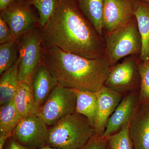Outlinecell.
Returning a JSON list of instances; mask_svg holds the SVG:
<instances>
[{
  "label": "cell",
  "mask_w": 149,
  "mask_h": 149,
  "mask_svg": "<svg viewBox=\"0 0 149 149\" xmlns=\"http://www.w3.org/2000/svg\"><path fill=\"white\" fill-rule=\"evenodd\" d=\"M135 16L142 42L139 58L141 61H147L149 60V3L137 0Z\"/></svg>",
  "instance_id": "15"
},
{
  "label": "cell",
  "mask_w": 149,
  "mask_h": 149,
  "mask_svg": "<svg viewBox=\"0 0 149 149\" xmlns=\"http://www.w3.org/2000/svg\"><path fill=\"white\" fill-rule=\"evenodd\" d=\"M15 41L8 24L0 15V44Z\"/></svg>",
  "instance_id": "26"
},
{
  "label": "cell",
  "mask_w": 149,
  "mask_h": 149,
  "mask_svg": "<svg viewBox=\"0 0 149 149\" xmlns=\"http://www.w3.org/2000/svg\"><path fill=\"white\" fill-rule=\"evenodd\" d=\"M140 59L130 56L121 63L111 67L104 86L125 95L139 92L141 77L139 63Z\"/></svg>",
  "instance_id": "7"
},
{
  "label": "cell",
  "mask_w": 149,
  "mask_h": 149,
  "mask_svg": "<svg viewBox=\"0 0 149 149\" xmlns=\"http://www.w3.org/2000/svg\"><path fill=\"white\" fill-rule=\"evenodd\" d=\"M48 125L38 113L22 117L12 135V138L29 149H40L47 145Z\"/></svg>",
  "instance_id": "9"
},
{
  "label": "cell",
  "mask_w": 149,
  "mask_h": 149,
  "mask_svg": "<svg viewBox=\"0 0 149 149\" xmlns=\"http://www.w3.org/2000/svg\"><path fill=\"white\" fill-rule=\"evenodd\" d=\"M7 149H29L22 146L12 138L10 141Z\"/></svg>",
  "instance_id": "27"
},
{
  "label": "cell",
  "mask_w": 149,
  "mask_h": 149,
  "mask_svg": "<svg viewBox=\"0 0 149 149\" xmlns=\"http://www.w3.org/2000/svg\"><path fill=\"white\" fill-rule=\"evenodd\" d=\"M76 102L73 89L58 84L39 108L38 113L48 126H51L65 116L75 112Z\"/></svg>",
  "instance_id": "6"
},
{
  "label": "cell",
  "mask_w": 149,
  "mask_h": 149,
  "mask_svg": "<svg viewBox=\"0 0 149 149\" xmlns=\"http://www.w3.org/2000/svg\"><path fill=\"white\" fill-rule=\"evenodd\" d=\"M94 135V127L87 118L75 112L51 126L46 145L58 149H80Z\"/></svg>",
  "instance_id": "3"
},
{
  "label": "cell",
  "mask_w": 149,
  "mask_h": 149,
  "mask_svg": "<svg viewBox=\"0 0 149 149\" xmlns=\"http://www.w3.org/2000/svg\"><path fill=\"white\" fill-rule=\"evenodd\" d=\"M19 60L10 68L1 75L0 106L7 104L13 100L18 88Z\"/></svg>",
  "instance_id": "17"
},
{
  "label": "cell",
  "mask_w": 149,
  "mask_h": 149,
  "mask_svg": "<svg viewBox=\"0 0 149 149\" xmlns=\"http://www.w3.org/2000/svg\"><path fill=\"white\" fill-rule=\"evenodd\" d=\"M22 118L13 100L0 107V136L12 137L15 128Z\"/></svg>",
  "instance_id": "20"
},
{
  "label": "cell",
  "mask_w": 149,
  "mask_h": 149,
  "mask_svg": "<svg viewBox=\"0 0 149 149\" xmlns=\"http://www.w3.org/2000/svg\"><path fill=\"white\" fill-rule=\"evenodd\" d=\"M58 84L53 74L42 62L34 72L31 82L33 97L38 108L45 102Z\"/></svg>",
  "instance_id": "14"
},
{
  "label": "cell",
  "mask_w": 149,
  "mask_h": 149,
  "mask_svg": "<svg viewBox=\"0 0 149 149\" xmlns=\"http://www.w3.org/2000/svg\"><path fill=\"white\" fill-rule=\"evenodd\" d=\"M139 68L141 77V87L139 91L140 103H149V60L142 61L140 60Z\"/></svg>",
  "instance_id": "24"
},
{
  "label": "cell",
  "mask_w": 149,
  "mask_h": 149,
  "mask_svg": "<svg viewBox=\"0 0 149 149\" xmlns=\"http://www.w3.org/2000/svg\"><path fill=\"white\" fill-rule=\"evenodd\" d=\"M13 100L17 110L22 117L38 113L39 108L33 97L31 85L28 83L19 82Z\"/></svg>",
  "instance_id": "16"
},
{
  "label": "cell",
  "mask_w": 149,
  "mask_h": 149,
  "mask_svg": "<svg viewBox=\"0 0 149 149\" xmlns=\"http://www.w3.org/2000/svg\"><path fill=\"white\" fill-rule=\"evenodd\" d=\"M80 149H109L106 138L94 135Z\"/></svg>",
  "instance_id": "25"
},
{
  "label": "cell",
  "mask_w": 149,
  "mask_h": 149,
  "mask_svg": "<svg viewBox=\"0 0 149 149\" xmlns=\"http://www.w3.org/2000/svg\"><path fill=\"white\" fill-rule=\"evenodd\" d=\"M20 1H25V0H20Z\"/></svg>",
  "instance_id": "32"
},
{
  "label": "cell",
  "mask_w": 149,
  "mask_h": 149,
  "mask_svg": "<svg viewBox=\"0 0 149 149\" xmlns=\"http://www.w3.org/2000/svg\"><path fill=\"white\" fill-rule=\"evenodd\" d=\"M17 42L19 81L31 85L33 74L42 60L41 27L37 25L22 36Z\"/></svg>",
  "instance_id": "5"
},
{
  "label": "cell",
  "mask_w": 149,
  "mask_h": 149,
  "mask_svg": "<svg viewBox=\"0 0 149 149\" xmlns=\"http://www.w3.org/2000/svg\"><path fill=\"white\" fill-rule=\"evenodd\" d=\"M36 10L26 1L15 0L1 11L0 15L8 24L15 41L39 25Z\"/></svg>",
  "instance_id": "8"
},
{
  "label": "cell",
  "mask_w": 149,
  "mask_h": 149,
  "mask_svg": "<svg viewBox=\"0 0 149 149\" xmlns=\"http://www.w3.org/2000/svg\"><path fill=\"white\" fill-rule=\"evenodd\" d=\"M33 6L39 14V25L41 28L47 24L58 4L59 0H25Z\"/></svg>",
  "instance_id": "22"
},
{
  "label": "cell",
  "mask_w": 149,
  "mask_h": 149,
  "mask_svg": "<svg viewBox=\"0 0 149 149\" xmlns=\"http://www.w3.org/2000/svg\"><path fill=\"white\" fill-rule=\"evenodd\" d=\"M137 0H104L103 27L107 34L135 18Z\"/></svg>",
  "instance_id": "10"
},
{
  "label": "cell",
  "mask_w": 149,
  "mask_h": 149,
  "mask_svg": "<svg viewBox=\"0 0 149 149\" xmlns=\"http://www.w3.org/2000/svg\"><path fill=\"white\" fill-rule=\"evenodd\" d=\"M18 59V44L17 41L0 45V74L15 63Z\"/></svg>",
  "instance_id": "21"
},
{
  "label": "cell",
  "mask_w": 149,
  "mask_h": 149,
  "mask_svg": "<svg viewBox=\"0 0 149 149\" xmlns=\"http://www.w3.org/2000/svg\"><path fill=\"white\" fill-rule=\"evenodd\" d=\"M97 93V113L94 126L95 135L102 136L109 119L122 100L124 95L104 86Z\"/></svg>",
  "instance_id": "12"
},
{
  "label": "cell",
  "mask_w": 149,
  "mask_h": 149,
  "mask_svg": "<svg viewBox=\"0 0 149 149\" xmlns=\"http://www.w3.org/2000/svg\"><path fill=\"white\" fill-rule=\"evenodd\" d=\"M129 124L117 133L107 138L109 149H134L129 136Z\"/></svg>",
  "instance_id": "23"
},
{
  "label": "cell",
  "mask_w": 149,
  "mask_h": 149,
  "mask_svg": "<svg viewBox=\"0 0 149 149\" xmlns=\"http://www.w3.org/2000/svg\"><path fill=\"white\" fill-rule=\"evenodd\" d=\"M73 90L76 93L77 97L75 112L87 117L94 127L97 113V93Z\"/></svg>",
  "instance_id": "18"
},
{
  "label": "cell",
  "mask_w": 149,
  "mask_h": 149,
  "mask_svg": "<svg viewBox=\"0 0 149 149\" xmlns=\"http://www.w3.org/2000/svg\"><path fill=\"white\" fill-rule=\"evenodd\" d=\"M80 10L103 37L104 0H76Z\"/></svg>",
  "instance_id": "19"
},
{
  "label": "cell",
  "mask_w": 149,
  "mask_h": 149,
  "mask_svg": "<svg viewBox=\"0 0 149 149\" xmlns=\"http://www.w3.org/2000/svg\"><path fill=\"white\" fill-rule=\"evenodd\" d=\"M42 63L58 85L94 93L103 87L111 67L105 57L86 58L56 47L43 48Z\"/></svg>",
  "instance_id": "2"
},
{
  "label": "cell",
  "mask_w": 149,
  "mask_h": 149,
  "mask_svg": "<svg viewBox=\"0 0 149 149\" xmlns=\"http://www.w3.org/2000/svg\"><path fill=\"white\" fill-rule=\"evenodd\" d=\"M138 1H143L149 3V0H138Z\"/></svg>",
  "instance_id": "31"
},
{
  "label": "cell",
  "mask_w": 149,
  "mask_h": 149,
  "mask_svg": "<svg viewBox=\"0 0 149 149\" xmlns=\"http://www.w3.org/2000/svg\"><path fill=\"white\" fill-rule=\"evenodd\" d=\"M40 149H58L56 148H52V147H50L49 146H48L46 145L45 146L43 147V148H42Z\"/></svg>",
  "instance_id": "30"
},
{
  "label": "cell",
  "mask_w": 149,
  "mask_h": 149,
  "mask_svg": "<svg viewBox=\"0 0 149 149\" xmlns=\"http://www.w3.org/2000/svg\"><path fill=\"white\" fill-rule=\"evenodd\" d=\"M43 48L56 47L83 57H105V41L80 10L76 0H59L41 28Z\"/></svg>",
  "instance_id": "1"
},
{
  "label": "cell",
  "mask_w": 149,
  "mask_h": 149,
  "mask_svg": "<svg viewBox=\"0 0 149 149\" xmlns=\"http://www.w3.org/2000/svg\"><path fill=\"white\" fill-rule=\"evenodd\" d=\"M105 44V57L111 66L127 56H140L142 42L136 18L107 34Z\"/></svg>",
  "instance_id": "4"
},
{
  "label": "cell",
  "mask_w": 149,
  "mask_h": 149,
  "mask_svg": "<svg viewBox=\"0 0 149 149\" xmlns=\"http://www.w3.org/2000/svg\"><path fill=\"white\" fill-rule=\"evenodd\" d=\"M10 138L11 137L8 136H0V149H3L6 141Z\"/></svg>",
  "instance_id": "29"
},
{
  "label": "cell",
  "mask_w": 149,
  "mask_h": 149,
  "mask_svg": "<svg viewBox=\"0 0 149 149\" xmlns=\"http://www.w3.org/2000/svg\"><path fill=\"white\" fill-rule=\"evenodd\" d=\"M15 0H0V11L5 9Z\"/></svg>",
  "instance_id": "28"
},
{
  "label": "cell",
  "mask_w": 149,
  "mask_h": 149,
  "mask_svg": "<svg viewBox=\"0 0 149 149\" xmlns=\"http://www.w3.org/2000/svg\"><path fill=\"white\" fill-rule=\"evenodd\" d=\"M129 134L134 149H149V103L139 104L129 122Z\"/></svg>",
  "instance_id": "13"
},
{
  "label": "cell",
  "mask_w": 149,
  "mask_h": 149,
  "mask_svg": "<svg viewBox=\"0 0 149 149\" xmlns=\"http://www.w3.org/2000/svg\"><path fill=\"white\" fill-rule=\"evenodd\" d=\"M140 104L139 92H133L123 96L109 119L103 137L107 139L129 124Z\"/></svg>",
  "instance_id": "11"
}]
</instances>
